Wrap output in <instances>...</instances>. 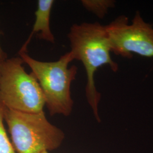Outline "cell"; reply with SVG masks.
I'll return each instance as SVG.
<instances>
[{
  "label": "cell",
  "instance_id": "cell-1",
  "mask_svg": "<svg viewBox=\"0 0 153 153\" xmlns=\"http://www.w3.org/2000/svg\"><path fill=\"white\" fill-rule=\"evenodd\" d=\"M68 37L73 59L80 61L86 71V97L95 119L100 122L98 108L101 94L95 86V72L104 65L108 66L114 72L119 71L118 64L111 56V49L105 27L99 22L74 24Z\"/></svg>",
  "mask_w": 153,
  "mask_h": 153
},
{
  "label": "cell",
  "instance_id": "cell-2",
  "mask_svg": "<svg viewBox=\"0 0 153 153\" xmlns=\"http://www.w3.org/2000/svg\"><path fill=\"white\" fill-rule=\"evenodd\" d=\"M18 53L37 79L51 116L71 115L74 104L71 98V85L78 71L76 65L68 67L74 60L71 52L61 56L55 61L37 60L27 52Z\"/></svg>",
  "mask_w": 153,
  "mask_h": 153
},
{
  "label": "cell",
  "instance_id": "cell-3",
  "mask_svg": "<svg viewBox=\"0 0 153 153\" xmlns=\"http://www.w3.org/2000/svg\"><path fill=\"white\" fill-rule=\"evenodd\" d=\"M12 144L17 153H43L59 148L63 131L47 120L44 111L27 113L4 108Z\"/></svg>",
  "mask_w": 153,
  "mask_h": 153
},
{
  "label": "cell",
  "instance_id": "cell-4",
  "mask_svg": "<svg viewBox=\"0 0 153 153\" xmlns=\"http://www.w3.org/2000/svg\"><path fill=\"white\" fill-rule=\"evenodd\" d=\"M23 63L19 56L0 64V103L17 111L42 112L45 105L43 93L33 73L25 71Z\"/></svg>",
  "mask_w": 153,
  "mask_h": 153
},
{
  "label": "cell",
  "instance_id": "cell-5",
  "mask_svg": "<svg viewBox=\"0 0 153 153\" xmlns=\"http://www.w3.org/2000/svg\"><path fill=\"white\" fill-rule=\"evenodd\" d=\"M105 27L115 55L129 59L133 53L153 58V26L144 21L140 11L136 12L131 23L121 15Z\"/></svg>",
  "mask_w": 153,
  "mask_h": 153
},
{
  "label": "cell",
  "instance_id": "cell-6",
  "mask_svg": "<svg viewBox=\"0 0 153 153\" xmlns=\"http://www.w3.org/2000/svg\"><path fill=\"white\" fill-rule=\"evenodd\" d=\"M53 4V0L38 1L37 10L35 13V21L32 31L19 52H27L28 45L34 35H36L40 39L52 43H55V37L50 27V16Z\"/></svg>",
  "mask_w": 153,
  "mask_h": 153
},
{
  "label": "cell",
  "instance_id": "cell-7",
  "mask_svg": "<svg viewBox=\"0 0 153 153\" xmlns=\"http://www.w3.org/2000/svg\"><path fill=\"white\" fill-rule=\"evenodd\" d=\"M113 0H82L81 4L88 11L95 14L99 18H103L109 9L115 6Z\"/></svg>",
  "mask_w": 153,
  "mask_h": 153
},
{
  "label": "cell",
  "instance_id": "cell-8",
  "mask_svg": "<svg viewBox=\"0 0 153 153\" xmlns=\"http://www.w3.org/2000/svg\"><path fill=\"white\" fill-rule=\"evenodd\" d=\"M4 108L0 103V153H16L6 131L4 124Z\"/></svg>",
  "mask_w": 153,
  "mask_h": 153
},
{
  "label": "cell",
  "instance_id": "cell-9",
  "mask_svg": "<svg viewBox=\"0 0 153 153\" xmlns=\"http://www.w3.org/2000/svg\"><path fill=\"white\" fill-rule=\"evenodd\" d=\"M7 59L5 53L3 51L0 45V63H2Z\"/></svg>",
  "mask_w": 153,
  "mask_h": 153
},
{
  "label": "cell",
  "instance_id": "cell-10",
  "mask_svg": "<svg viewBox=\"0 0 153 153\" xmlns=\"http://www.w3.org/2000/svg\"><path fill=\"white\" fill-rule=\"evenodd\" d=\"M43 153H48V152H43Z\"/></svg>",
  "mask_w": 153,
  "mask_h": 153
},
{
  "label": "cell",
  "instance_id": "cell-11",
  "mask_svg": "<svg viewBox=\"0 0 153 153\" xmlns=\"http://www.w3.org/2000/svg\"><path fill=\"white\" fill-rule=\"evenodd\" d=\"M1 64V63H0V64Z\"/></svg>",
  "mask_w": 153,
  "mask_h": 153
}]
</instances>
